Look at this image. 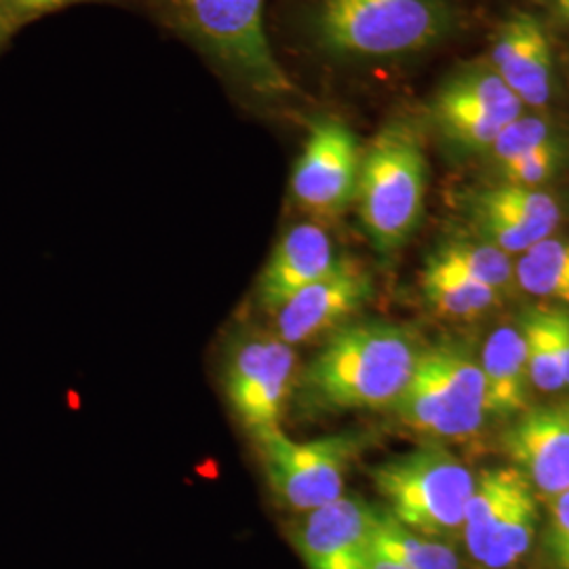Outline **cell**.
Wrapping results in <instances>:
<instances>
[{
	"label": "cell",
	"instance_id": "1",
	"mask_svg": "<svg viewBox=\"0 0 569 569\" xmlns=\"http://www.w3.org/2000/svg\"><path fill=\"white\" fill-rule=\"evenodd\" d=\"M425 346L407 327L387 321L342 326L296 380L305 413L392 409L416 371Z\"/></svg>",
	"mask_w": 569,
	"mask_h": 569
},
{
	"label": "cell",
	"instance_id": "2",
	"mask_svg": "<svg viewBox=\"0 0 569 569\" xmlns=\"http://www.w3.org/2000/svg\"><path fill=\"white\" fill-rule=\"evenodd\" d=\"M448 0H319L317 39L329 53L359 60L425 51L453 30Z\"/></svg>",
	"mask_w": 569,
	"mask_h": 569
},
{
	"label": "cell",
	"instance_id": "3",
	"mask_svg": "<svg viewBox=\"0 0 569 569\" xmlns=\"http://www.w3.org/2000/svg\"><path fill=\"white\" fill-rule=\"evenodd\" d=\"M427 154L407 122L385 127L361 154L355 203L380 253H395L420 224L427 194Z\"/></svg>",
	"mask_w": 569,
	"mask_h": 569
},
{
	"label": "cell",
	"instance_id": "4",
	"mask_svg": "<svg viewBox=\"0 0 569 569\" xmlns=\"http://www.w3.org/2000/svg\"><path fill=\"white\" fill-rule=\"evenodd\" d=\"M388 515L403 528L437 540L462 533L477 475L448 448L425 446L395 456L371 470Z\"/></svg>",
	"mask_w": 569,
	"mask_h": 569
},
{
	"label": "cell",
	"instance_id": "5",
	"mask_svg": "<svg viewBox=\"0 0 569 569\" xmlns=\"http://www.w3.org/2000/svg\"><path fill=\"white\" fill-rule=\"evenodd\" d=\"M169 16L228 74L262 98L293 91L266 34V0H163Z\"/></svg>",
	"mask_w": 569,
	"mask_h": 569
},
{
	"label": "cell",
	"instance_id": "6",
	"mask_svg": "<svg viewBox=\"0 0 569 569\" xmlns=\"http://www.w3.org/2000/svg\"><path fill=\"white\" fill-rule=\"evenodd\" d=\"M296 350L277 333L249 329L232 340L224 363L228 403L253 441L283 430L296 388Z\"/></svg>",
	"mask_w": 569,
	"mask_h": 569
},
{
	"label": "cell",
	"instance_id": "7",
	"mask_svg": "<svg viewBox=\"0 0 569 569\" xmlns=\"http://www.w3.org/2000/svg\"><path fill=\"white\" fill-rule=\"evenodd\" d=\"M256 443L277 500L284 509L305 515L345 496L346 472L361 453L366 437L340 432L293 441L277 430Z\"/></svg>",
	"mask_w": 569,
	"mask_h": 569
},
{
	"label": "cell",
	"instance_id": "8",
	"mask_svg": "<svg viewBox=\"0 0 569 569\" xmlns=\"http://www.w3.org/2000/svg\"><path fill=\"white\" fill-rule=\"evenodd\" d=\"M526 106L491 68H472L449 79L432 100V121L453 148L486 152Z\"/></svg>",
	"mask_w": 569,
	"mask_h": 569
},
{
	"label": "cell",
	"instance_id": "9",
	"mask_svg": "<svg viewBox=\"0 0 569 569\" xmlns=\"http://www.w3.org/2000/svg\"><path fill=\"white\" fill-rule=\"evenodd\" d=\"M361 150L345 122L321 119L310 127L293 167L291 194L310 216L338 218L357 197Z\"/></svg>",
	"mask_w": 569,
	"mask_h": 569
},
{
	"label": "cell",
	"instance_id": "10",
	"mask_svg": "<svg viewBox=\"0 0 569 569\" xmlns=\"http://www.w3.org/2000/svg\"><path fill=\"white\" fill-rule=\"evenodd\" d=\"M373 296V281L355 260L340 258L321 279L306 284L272 312L277 333L289 346L306 345L336 331Z\"/></svg>",
	"mask_w": 569,
	"mask_h": 569
},
{
	"label": "cell",
	"instance_id": "11",
	"mask_svg": "<svg viewBox=\"0 0 569 569\" xmlns=\"http://www.w3.org/2000/svg\"><path fill=\"white\" fill-rule=\"evenodd\" d=\"M472 222L483 241L509 256H521L561 224V204L540 190L496 183L470 199Z\"/></svg>",
	"mask_w": 569,
	"mask_h": 569
},
{
	"label": "cell",
	"instance_id": "12",
	"mask_svg": "<svg viewBox=\"0 0 569 569\" xmlns=\"http://www.w3.org/2000/svg\"><path fill=\"white\" fill-rule=\"evenodd\" d=\"M378 509L359 496L338 498L305 512L293 528V547L308 569H367Z\"/></svg>",
	"mask_w": 569,
	"mask_h": 569
},
{
	"label": "cell",
	"instance_id": "13",
	"mask_svg": "<svg viewBox=\"0 0 569 569\" xmlns=\"http://www.w3.org/2000/svg\"><path fill=\"white\" fill-rule=\"evenodd\" d=\"M502 446L510 467L533 491L547 500L569 491V403L528 407L510 425Z\"/></svg>",
	"mask_w": 569,
	"mask_h": 569
},
{
	"label": "cell",
	"instance_id": "14",
	"mask_svg": "<svg viewBox=\"0 0 569 569\" xmlns=\"http://www.w3.org/2000/svg\"><path fill=\"white\" fill-rule=\"evenodd\" d=\"M493 72L526 108L542 110L552 98L555 61L545 23L528 11H517L498 28L491 47Z\"/></svg>",
	"mask_w": 569,
	"mask_h": 569
},
{
	"label": "cell",
	"instance_id": "15",
	"mask_svg": "<svg viewBox=\"0 0 569 569\" xmlns=\"http://www.w3.org/2000/svg\"><path fill=\"white\" fill-rule=\"evenodd\" d=\"M338 260L336 247L321 226L289 228L260 274L256 287L258 305L272 315L306 284L315 283L327 274Z\"/></svg>",
	"mask_w": 569,
	"mask_h": 569
},
{
	"label": "cell",
	"instance_id": "16",
	"mask_svg": "<svg viewBox=\"0 0 569 569\" xmlns=\"http://www.w3.org/2000/svg\"><path fill=\"white\" fill-rule=\"evenodd\" d=\"M392 409L406 427L439 439L470 437L483 428L489 416L488 411L468 407L449 390L425 350L406 392Z\"/></svg>",
	"mask_w": 569,
	"mask_h": 569
},
{
	"label": "cell",
	"instance_id": "17",
	"mask_svg": "<svg viewBox=\"0 0 569 569\" xmlns=\"http://www.w3.org/2000/svg\"><path fill=\"white\" fill-rule=\"evenodd\" d=\"M526 483L528 479L515 467L486 468L477 475L460 533L470 559L477 566L489 568L509 523L512 505Z\"/></svg>",
	"mask_w": 569,
	"mask_h": 569
},
{
	"label": "cell",
	"instance_id": "18",
	"mask_svg": "<svg viewBox=\"0 0 569 569\" xmlns=\"http://www.w3.org/2000/svg\"><path fill=\"white\" fill-rule=\"evenodd\" d=\"M488 387L489 416L517 418L529 407L528 357L521 326H502L489 333L481 352Z\"/></svg>",
	"mask_w": 569,
	"mask_h": 569
},
{
	"label": "cell",
	"instance_id": "19",
	"mask_svg": "<svg viewBox=\"0 0 569 569\" xmlns=\"http://www.w3.org/2000/svg\"><path fill=\"white\" fill-rule=\"evenodd\" d=\"M422 289L428 305L443 317L453 319L481 317L500 300V291L468 279L465 272L456 270L435 253L425 266Z\"/></svg>",
	"mask_w": 569,
	"mask_h": 569
},
{
	"label": "cell",
	"instance_id": "20",
	"mask_svg": "<svg viewBox=\"0 0 569 569\" xmlns=\"http://www.w3.org/2000/svg\"><path fill=\"white\" fill-rule=\"evenodd\" d=\"M371 547L409 569H465L460 555L448 542L403 528L387 510H378Z\"/></svg>",
	"mask_w": 569,
	"mask_h": 569
},
{
	"label": "cell",
	"instance_id": "21",
	"mask_svg": "<svg viewBox=\"0 0 569 569\" xmlns=\"http://www.w3.org/2000/svg\"><path fill=\"white\" fill-rule=\"evenodd\" d=\"M515 281L528 296L569 306V239L550 234L529 247L515 262Z\"/></svg>",
	"mask_w": 569,
	"mask_h": 569
},
{
	"label": "cell",
	"instance_id": "22",
	"mask_svg": "<svg viewBox=\"0 0 569 569\" xmlns=\"http://www.w3.org/2000/svg\"><path fill=\"white\" fill-rule=\"evenodd\" d=\"M519 326L526 340L529 385L547 395L561 392L566 388V380L561 369L555 310H529Z\"/></svg>",
	"mask_w": 569,
	"mask_h": 569
},
{
	"label": "cell",
	"instance_id": "23",
	"mask_svg": "<svg viewBox=\"0 0 569 569\" xmlns=\"http://www.w3.org/2000/svg\"><path fill=\"white\" fill-rule=\"evenodd\" d=\"M435 256L453 266L456 270L465 272L468 279L488 284L500 293L507 291L515 281V264L509 253L486 241L483 243L456 241L437 249Z\"/></svg>",
	"mask_w": 569,
	"mask_h": 569
},
{
	"label": "cell",
	"instance_id": "24",
	"mask_svg": "<svg viewBox=\"0 0 569 569\" xmlns=\"http://www.w3.org/2000/svg\"><path fill=\"white\" fill-rule=\"evenodd\" d=\"M569 143L568 131H563L557 122L549 121L545 117H531L521 114L519 119L510 122L509 127L498 136V140L491 143L488 157L493 167L512 163L517 159L529 157L533 152L566 146Z\"/></svg>",
	"mask_w": 569,
	"mask_h": 569
},
{
	"label": "cell",
	"instance_id": "25",
	"mask_svg": "<svg viewBox=\"0 0 569 569\" xmlns=\"http://www.w3.org/2000/svg\"><path fill=\"white\" fill-rule=\"evenodd\" d=\"M569 164V143L555 146L540 152H533L523 159L498 167L500 182L523 186V188H540L542 183L557 178Z\"/></svg>",
	"mask_w": 569,
	"mask_h": 569
},
{
	"label": "cell",
	"instance_id": "26",
	"mask_svg": "<svg viewBox=\"0 0 569 569\" xmlns=\"http://www.w3.org/2000/svg\"><path fill=\"white\" fill-rule=\"evenodd\" d=\"M545 550L552 568L569 569V491L549 500Z\"/></svg>",
	"mask_w": 569,
	"mask_h": 569
},
{
	"label": "cell",
	"instance_id": "27",
	"mask_svg": "<svg viewBox=\"0 0 569 569\" xmlns=\"http://www.w3.org/2000/svg\"><path fill=\"white\" fill-rule=\"evenodd\" d=\"M555 323H557V338H559V355H561V369L566 388H569V312L568 310H555Z\"/></svg>",
	"mask_w": 569,
	"mask_h": 569
},
{
	"label": "cell",
	"instance_id": "28",
	"mask_svg": "<svg viewBox=\"0 0 569 569\" xmlns=\"http://www.w3.org/2000/svg\"><path fill=\"white\" fill-rule=\"evenodd\" d=\"M70 2H77V0H9V4L20 16H42V13L61 9V7L70 4Z\"/></svg>",
	"mask_w": 569,
	"mask_h": 569
},
{
	"label": "cell",
	"instance_id": "29",
	"mask_svg": "<svg viewBox=\"0 0 569 569\" xmlns=\"http://www.w3.org/2000/svg\"><path fill=\"white\" fill-rule=\"evenodd\" d=\"M367 569H409L407 566H403L401 561H397V559H392V557H388L385 552H380V550L371 549V557H369V561H367Z\"/></svg>",
	"mask_w": 569,
	"mask_h": 569
},
{
	"label": "cell",
	"instance_id": "30",
	"mask_svg": "<svg viewBox=\"0 0 569 569\" xmlns=\"http://www.w3.org/2000/svg\"><path fill=\"white\" fill-rule=\"evenodd\" d=\"M555 7H557V13L569 21V0H555Z\"/></svg>",
	"mask_w": 569,
	"mask_h": 569
}]
</instances>
